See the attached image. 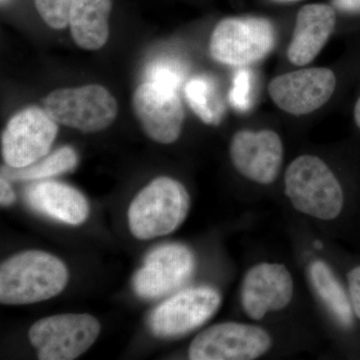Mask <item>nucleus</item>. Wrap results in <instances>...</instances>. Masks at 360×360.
Here are the masks:
<instances>
[{"instance_id":"4","label":"nucleus","mask_w":360,"mask_h":360,"mask_svg":"<svg viewBox=\"0 0 360 360\" xmlns=\"http://www.w3.org/2000/svg\"><path fill=\"white\" fill-rule=\"evenodd\" d=\"M276 41V30L266 18H226L213 30L210 51L221 65L245 68L269 56Z\"/></svg>"},{"instance_id":"11","label":"nucleus","mask_w":360,"mask_h":360,"mask_svg":"<svg viewBox=\"0 0 360 360\" xmlns=\"http://www.w3.org/2000/svg\"><path fill=\"white\" fill-rule=\"evenodd\" d=\"M335 86V75L329 68H303L274 78L269 92L277 108L300 116L309 115L328 103Z\"/></svg>"},{"instance_id":"21","label":"nucleus","mask_w":360,"mask_h":360,"mask_svg":"<svg viewBox=\"0 0 360 360\" xmlns=\"http://www.w3.org/2000/svg\"><path fill=\"white\" fill-rule=\"evenodd\" d=\"M148 82L179 91L184 79V70L179 63L172 59L155 60L148 70Z\"/></svg>"},{"instance_id":"12","label":"nucleus","mask_w":360,"mask_h":360,"mask_svg":"<svg viewBox=\"0 0 360 360\" xmlns=\"http://www.w3.org/2000/svg\"><path fill=\"white\" fill-rule=\"evenodd\" d=\"M132 110L149 139L161 144L174 143L184 127V105L179 94L146 82L134 90Z\"/></svg>"},{"instance_id":"13","label":"nucleus","mask_w":360,"mask_h":360,"mask_svg":"<svg viewBox=\"0 0 360 360\" xmlns=\"http://www.w3.org/2000/svg\"><path fill=\"white\" fill-rule=\"evenodd\" d=\"M229 150L234 167L251 181L267 186L278 176L283 146L272 130H240L232 137Z\"/></svg>"},{"instance_id":"8","label":"nucleus","mask_w":360,"mask_h":360,"mask_svg":"<svg viewBox=\"0 0 360 360\" xmlns=\"http://www.w3.org/2000/svg\"><path fill=\"white\" fill-rule=\"evenodd\" d=\"M271 338L264 328L239 322H224L206 328L191 342L193 360H252L269 352Z\"/></svg>"},{"instance_id":"22","label":"nucleus","mask_w":360,"mask_h":360,"mask_svg":"<svg viewBox=\"0 0 360 360\" xmlns=\"http://www.w3.org/2000/svg\"><path fill=\"white\" fill-rule=\"evenodd\" d=\"M73 0H34L37 13L49 27L63 30L68 25Z\"/></svg>"},{"instance_id":"20","label":"nucleus","mask_w":360,"mask_h":360,"mask_svg":"<svg viewBox=\"0 0 360 360\" xmlns=\"http://www.w3.org/2000/svg\"><path fill=\"white\" fill-rule=\"evenodd\" d=\"M77 153L70 146H65L44 158L23 168L2 167L1 175L13 180H40L71 172L77 167Z\"/></svg>"},{"instance_id":"14","label":"nucleus","mask_w":360,"mask_h":360,"mask_svg":"<svg viewBox=\"0 0 360 360\" xmlns=\"http://www.w3.org/2000/svg\"><path fill=\"white\" fill-rule=\"evenodd\" d=\"M293 279L283 264H259L248 270L243 283L241 302L250 319L259 321L270 311L288 307L292 300Z\"/></svg>"},{"instance_id":"23","label":"nucleus","mask_w":360,"mask_h":360,"mask_svg":"<svg viewBox=\"0 0 360 360\" xmlns=\"http://www.w3.org/2000/svg\"><path fill=\"white\" fill-rule=\"evenodd\" d=\"M229 103L236 110L245 111L250 108L251 73L245 68H240L233 78V84L229 92Z\"/></svg>"},{"instance_id":"5","label":"nucleus","mask_w":360,"mask_h":360,"mask_svg":"<svg viewBox=\"0 0 360 360\" xmlns=\"http://www.w3.org/2000/svg\"><path fill=\"white\" fill-rule=\"evenodd\" d=\"M44 105L59 124L85 134L108 129L118 112L115 96L98 84L54 90L45 97Z\"/></svg>"},{"instance_id":"15","label":"nucleus","mask_w":360,"mask_h":360,"mask_svg":"<svg viewBox=\"0 0 360 360\" xmlns=\"http://www.w3.org/2000/svg\"><path fill=\"white\" fill-rule=\"evenodd\" d=\"M335 11L328 4H307L296 16L288 58L292 65H309L326 46L335 30Z\"/></svg>"},{"instance_id":"6","label":"nucleus","mask_w":360,"mask_h":360,"mask_svg":"<svg viewBox=\"0 0 360 360\" xmlns=\"http://www.w3.org/2000/svg\"><path fill=\"white\" fill-rule=\"evenodd\" d=\"M101 324L90 314H59L35 322L28 331L41 360H72L92 347Z\"/></svg>"},{"instance_id":"28","label":"nucleus","mask_w":360,"mask_h":360,"mask_svg":"<svg viewBox=\"0 0 360 360\" xmlns=\"http://www.w3.org/2000/svg\"><path fill=\"white\" fill-rule=\"evenodd\" d=\"M9 0H0V2H1V6H6L7 4H8Z\"/></svg>"},{"instance_id":"9","label":"nucleus","mask_w":360,"mask_h":360,"mask_svg":"<svg viewBox=\"0 0 360 360\" xmlns=\"http://www.w3.org/2000/svg\"><path fill=\"white\" fill-rule=\"evenodd\" d=\"M220 304L221 296L214 288H187L170 296L151 312L149 328L160 338H179L210 321Z\"/></svg>"},{"instance_id":"27","label":"nucleus","mask_w":360,"mask_h":360,"mask_svg":"<svg viewBox=\"0 0 360 360\" xmlns=\"http://www.w3.org/2000/svg\"><path fill=\"white\" fill-rule=\"evenodd\" d=\"M354 120L355 122H356L357 127L360 129V97L359 101H357L356 104H355Z\"/></svg>"},{"instance_id":"25","label":"nucleus","mask_w":360,"mask_h":360,"mask_svg":"<svg viewBox=\"0 0 360 360\" xmlns=\"http://www.w3.org/2000/svg\"><path fill=\"white\" fill-rule=\"evenodd\" d=\"M15 201V193H14L11 182L7 177L1 175L0 179V203L2 207H6L13 205Z\"/></svg>"},{"instance_id":"26","label":"nucleus","mask_w":360,"mask_h":360,"mask_svg":"<svg viewBox=\"0 0 360 360\" xmlns=\"http://www.w3.org/2000/svg\"><path fill=\"white\" fill-rule=\"evenodd\" d=\"M335 8L345 13H360V0H333Z\"/></svg>"},{"instance_id":"16","label":"nucleus","mask_w":360,"mask_h":360,"mask_svg":"<svg viewBox=\"0 0 360 360\" xmlns=\"http://www.w3.org/2000/svg\"><path fill=\"white\" fill-rule=\"evenodd\" d=\"M26 201L35 212L70 225L84 224L89 215L84 194L63 182L41 181L28 187Z\"/></svg>"},{"instance_id":"3","label":"nucleus","mask_w":360,"mask_h":360,"mask_svg":"<svg viewBox=\"0 0 360 360\" xmlns=\"http://www.w3.org/2000/svg\"><path fill=\"white\" fill-rule=\"evenodd\" d=\"M285 193L298 212L314 219H335L343 207V191L328 165L314 155H300L285 172Z\"/></svg>"},{"instance_id":"24","label":"nucleus","mask_w":360,"mask_h":360,"mask_svg":"<svg viewBox=\"0 0 360 360\" xmlns=\"http://www.w3.org/2000/svg\"><path fill=\"white\" fill-rule=\"evenodd\" d=\"M350 304L355 315L360 319V266L355 267L348 274Z\"/></svg>"},{"instance_id":"29","label":"nucleus","mask_w":360,"mask_h":360,"mask_svg":"<svg viewBox=\"0 0 360 360\" xmlns=\"http://www.w3.org/2000/svg\"><path fill=\"white\" fill-rule=\"evenodd\" d=\"M283 1H292V0H283Z\"/></svg>"},{"instance_id":"1","label":"nucleus","mask_w":360,"mask_h":360,"mask_svg":"<svg viewBox=\"0 0 360 360\" xmlns=\"http://www.w3.org/2000/svg\"><path fill=\"white\" fill-rule=\"evenodd\" d=\"M68 281V267L51 253H18L0 266V302L6 305L44 302L63 292Z\"/></svg>"},{"instance_id":"10","label":"nucleus","mask_w":360,"mask_h":360,"mask_svg":"<svg viewBox=\"0 0 360 360\" xmlns=\"http://www.w3.org/2000/svg\"><path fill=\"white\" fill-rule=\"evenodd\" d=\"M195 258L186 245L158 246L134 277V290L144 300H158L179 290L193 276Z\"/></svg>"},{"instance_id":"2","label":"nucleus","mask_w":360,"mask_h":360,"mask_svg":"<svg viewBox=\"0 0 360 360\" xmlns=\"http://www.w3.org/2000/svg\"><path fill=\"white\" fill-rule=\"evenodd\" d=\"M189 208L191 198L184 184L170 177H158L132 200L130 231L141 240L167 236L184 224Z\"/></svg>"},{"instance_id":"19","label":"nucleus","mask_w":360,"mask_h":360,"mask_svg":"<svg viewBox=\"0 0 360 360\" xmlns=\"http://www.w3.org/2000/svg\"><path fill=\"white\" fill-rule=\"evenodd\" d=\"M187 103L191 110L208 125H219L225 113L224 98L217 82L207 75H198L186 85Z\"/></svg>"},{"instance_id":"17","label":"nucleus","mask_w":360,"mask_h":360,"mask_svg":"<svg viewBox=\"0 0 360 360\" xmlns=\"http://www.w3.org/2000/svg\"><path fill=\"white\" fill-rule=\"evenodd\" d=\"M111 9L112 0H73L68 25L77 46L97 51L108 42Z\"/></svg>"},{"instance_id":"18","label":"nucleus","mask_w":360,"mask_h":360,"mask_svg":"<svg viewBox=\"0 0 360 360\" xmlns=\"http://www.w3.org/2000/svg\"><path fill=\"white\" fill-rule=\"evenodd\" d=\"M309 274L315 291L333 316L343 326H352V307L350 300H348L345 290L328 265L316 260L310 265Z\"/></svg>"},{"instance_id":"7","label":"nucleus","mask_w":360,"mask_h":360,"mask_svg":"<svg viewBox=\"0 0 360 360\" xmlns=\"http://www.w3.org/2000/svg\"><path fill=\"white\" fill-rule=\"evenodd\" d=\"M58 122L46 110L30 106L16 113L2 132L1 153L7 167L23 168L44 158L58 135Z\"/></svg>"}]
</instances>
